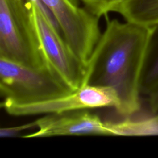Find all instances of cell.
<instances>
[{
    "mask_svg": "<svg viewBox=\"0 0 158 158\" xmlns=\"http://www.w3.org/2000/svg\"><path fill=\"white\" fill-rule=\"evenodd\" d=\"M29 15L46 66L69 89L84 86L86 65L73 52L63 35L40 8L27 0Z\"/></svg>",
    "mask_w": 158,
    "mask_h": 158,
    "instance_id": "cell-4",
    "label": "cell"
},
{
    "mask_svg": "<svg viewBox=\"0 0 158 158\" xmlns=\"http://www.w3.org/2000/svg\"><path fill=\"white\" fill-rule=\"evenodd\" d=\"M36 131L23 138L60 136H112L107 121L89 110L46 114L34 120Z\"/></svg>",
    "mask_w": 158,
    "mask_h": 158,
    "instance_id": "cell-6",
    "label": "cell"
},
{
    "mask_svg": "<svg viewBox=\"0 0 158 158\" xmlns=\"http://www.w3.org/2000/svg\"><path fill=\"white\" fill-rule=\"evenodd\" d=\"M112 136L147 137L158 136V113L148 111L145 115L123 117L119 121H107Z\"/></svg>",
    "mask_w": 158,
    "mask_h": 158,
    "instance_id": "cell-7",
    "label": "cell"
},
{
    "mask_svg": "<svg viewBox=\"0 0 158 158\" xmlns=\"http://www.w3.org/2000/svg\"><path fill=\"white\" fill-rule=\"evenodd\" d=\"M147 100L148 103V111L152 114L158 113V89L147 97Z\"/></svg>",
    "mask_w": 158,
    "mask_h": 158,
    "instance_id": "cell-12",
    "label": "cell"
},
{
    "mask_svg": "<svg viewBox=\"0 0 158 158\" xmlns=\"http://www.w3.org/2000/svg\"><path fill=\"white\" fill-rule=\"evenodd\" d=\"M106 18L86 64L84 86L114 89L120 100L116 112L130 117L141 111L142 78L155 26Z\"/></svg>",
    "mask_w": 158,
    "mask_h": 158,
    "instance_id": "cell-1",
    "label": "cell"
},
{
    "mask_svg": "<svg viewBox=\"0 0 158 158\" xmlns=\"http://www.w3.org/2000/svg\"><path fill=\"white\" fill-rule=\"evenodd\" d=\"M31 128H35L34 121L15 127H2L0 130V137L2 138H12V137H22L21 134L23 132L31 129Z\"/></svg>",
    "mask_w": 158,
    "mask_h": 158,
    "instance_id": "cell-11",
    "label": "cell"
},
{
    "mask_svg": "<svg viewBox=\"0 0 158 158\" xmlns=\"http://www.w3.org/2000/svg\"><path fill=\"white\" fill-rule=\"evenodd\" d=\"M120 106V100L114 89L106 86L85 85L61 97L42 101L16 103L2 101L1 106L15 117L46 115L80 110L113 108Z\"/></svg>",
    "mask_w": 158,
    "mask_h": 158,
    "instance_id": "cell-5",
    "label": "cell"
},
{
    "mask_svg": "<svg viewBox=\"0 0 158 158\" xmlns=\"http://www.w3.org/2000/svg\"><path fill=\"white\" fill-rule=\"evenodd\" d=\"M114 12L127 21L148 26L158 25V0H123Z\"/></svg>",
    "mask_w": 158,
    "mask_h": 158,
    "instance_id": "cell-8",
    "label": "cell"
},
{
    "mask_svg": "<svg viewBox=\"0 0 158 158\" xmlns=\"http://www.w3.org/2000/svg\"><path fill=\"white\" fill-rule=\"evenodd\" d=\"M72 90L49 68H33L0 57L2 101L27 103L61 97Z\"/></svg>",
    "mask_w": 158,
    "mask_h": 158,
    "instance_id": "cell-3",
    "label": "cell"
},
{
    "mask_svg": "<svg viewBox=\"0 0 158 158\" xmlns=\"http://www.w3.org/2000/svg\"><path fill=\"white\" fill-rule=\"evenodd\" d=\"M86 9L98 17L106 16L114 12L123 0H80Z\"/></svg>",
    "mask_w": 158,
    "mask_h": 158,
    "instance_id": "cell-10",
    "label": "cell"
},
{
    "mask_svg": "<svg viewBox=\"0 0 158 158\" xmlns=\"http://www.w3.org/2000/svg\"><path fill=\"white\" fill-rule=\"evenodd\" d=\"M0 57L30 67L48 68L27 0H0Z\"/></svg>",
    "mask_w": 158,
    "mask_h": 158,
    "instance_id": "cell-2",
    "label": "cell"
},
{
    "mask_svg": "<svg viewBox=\"0 0 158 158\" xmlns=\"http://www.w3.org/2000/svg\"><path fill=\"white\" fill-rule=\"evenodd\" d=\"M158 89V25L151 40L149 52L143 71L141 83V94L148 97Z\"/></svg>",
    "mask_w": 158,
    "mask_h": 158,
    "instance_id": "cell-9",
    "label": "cell"
}]
</instances>
